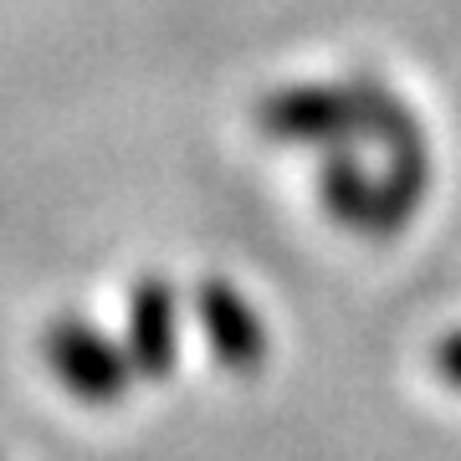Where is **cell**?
Here are the masks:
<instances>
[{"instance_id":"5b68a950","label":"cell","mask_w":461,"mask_h":461,"mask_svg":"<svg viewBox=\"0 0 461 461\" xmlns=\"http://www.w3.org/2000/svg\"><path fill=\"white\" fill-rule=\"evenodd\" d=\"M139 379H165L180 364V293L165 277L133 282L129 293V329H123Z\"/></svg>"},{"instance_id":"3957f363","label":"cell","mask_w":461,"mask_h":461,"mask_svg":"<svg viewBox=\"0 0 461 461\" xmlns=\"http://www.w3.org/2000/svg\"><path fill=\"white\" fill-rule=\"evenodd\" d=\"M41 359L57 375V384L72 400H83V405H118V400H129L133 379H139L129 344L103 333L83 313L51 318L47 333H41Z\"/></svg>"},{"instance_id":"8992f818","label":"cell","mask_w":461,"mask_h":461,"mask_svg":"<svg viewBox=\"0 0 461 461\" xmlns=\"http://www.w3.org/2000/svg\"><path fill=\"white\" fill-rule=\"evenodd\" d=\"M436 375H441L446 384H451V390L461 395V329H456V333H446L441 344H436Z\"/></svg>"},{"instance_id":"277c9868","label":"cell","mask_w":461,"mask_h":461,"mask_svg":"<svg viewBox=\"0 0 461 461\" xmlns=\"http://www.w3.org/2000/svg\"><path fill=\"white\" fill-rule=\"evenodd\" d=\"M190 308H195V323L205 333V348L211 359L230 375H257L267 364V348H272V333H267V318L257 313L236 282L226 277H205L190 287Z\"/></svg>"},{"instance_id":"7a4b0ae2","label":"cell","mask_w":461,"mask_h":461,"mask_svg":"<svg viewBox=\"0 0 461 461\" xmlns=\"http://www.w3.org/2000/svg\"><path fill=\"white\" fill-rule=\"evenodd\" d=\"M420 118L390 83H379L375 72H354L339 83H293L272 87L257 103V129L272 144L313 149V154H339V149L369 144L384 133L415 129Z\"/></svg>"},{"instance_id":"6da1fadb","label":"cell","mask_w":461,"mask_h":461,"mask_svg":"<svg viewBox=\"0 0 461 461\" xmlns=\"http://www.w3.org/2000/svg\"><path fill=\"white\" fill-rule=\"evenodd\" d=\"M318 195L329 215L354 236L390 241L415 221V211L430 195V144L426 129H400L369 144L323 154Z\"/></svg>"}]
</instances>
